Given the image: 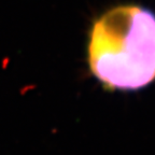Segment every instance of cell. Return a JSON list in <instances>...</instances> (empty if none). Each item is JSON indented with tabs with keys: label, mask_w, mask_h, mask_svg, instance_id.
Listing matches in <instances>:
<instances>
[{
	"label": "cell",
	"mask_w": 155,
	"mask_h": 155,
	"mask_svg": "<svg viewBox=\"0 0 155 155\" xmlns=\"http://www.w3.org/2000/svg\"><path fill=\"white\" fill-rule=\"evenodd\" d=\"M92 74L109 91H139L155 80V13L126 3L93 22L87 39Z\"/></svg>",
	"instance_id": "1"
}]
</instances>
